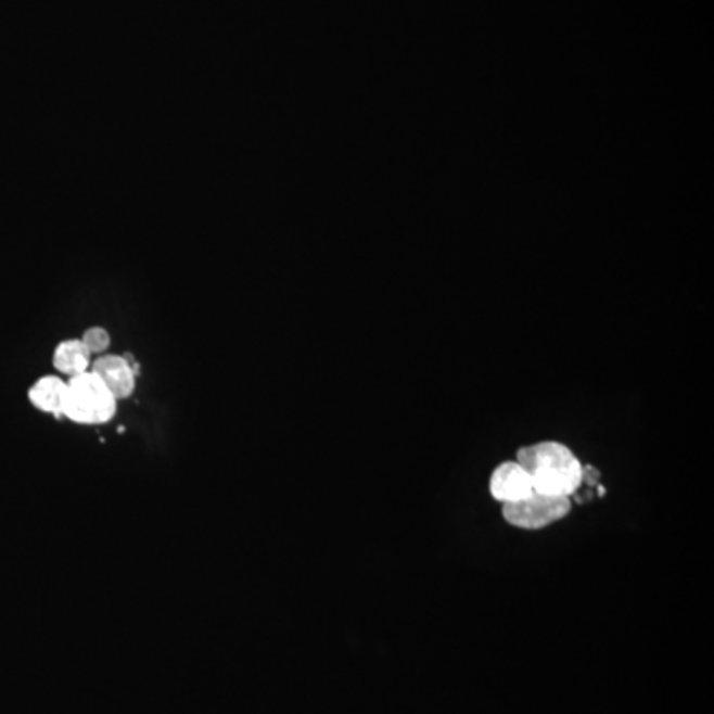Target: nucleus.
Here are the masks:
<instances>
[{
	"instance_id": "20e7f679",
	"label": "nucleus",
	"mask_w": 714,
	"mask_h": 714,
	"mask_svg": "<svg viewBox=\"0 0 714 714\" xmlns=\"http://www.w3.org/2000/svg\"><path fill=\"white\" fill-rule=\"evenodd\" d=\"M534 493L531 474L517 461L502 462L496 467L490 479V495L502 505L519 502Z\"/></svg>"
},
{
	"instance_id": "f257e3e1",
	"label": "nucleus",
	"mask_w": 714,
	"mask_h": 714,
	"mask_svg": "<svg viewBox=\"0 0 714 714\" xmlns=\"http://www.w3.org/2000/svg\"><path fill=\"white\" fill-rule=\"evenodd\" d=\"M117 399L92 369L66 381L62 416L80 425H104L116 416Z\"/></svg>"
},
{
	"instance_id": "7ed1b4c3",
	"label": "nucleus",
	"mask_w": 714,
	"mask_h": 714,
	"mask_svg": "<svg viewBox=\"0 0 714 714\" xmlns=\"http://www.w3.org/2000/svg\"><path fill=\"white\" fill-rule=\"evenodd\" d=\"M90 369L100 380L104 381L105 387L112 392L117 401L131 397V393L136 392L138 366L131 364L129 357L104 354V356H98Z\"/></svg>"
},
{
	"instance_id": "39448f33",
	"label": "nucleus",
	"mask_w": 714,
	"mask_h": 714,
	"mask_svg": "<svg viewBox=\"0 0 714 714\" xmlns=\"http://www.w3.org/2000/svg\"><path fill=\"white\" fill-rule=\"evenodd\" d=\"M577 457L568 449L562 443L556 441H546V443H538V445H531L524 447L517 452V462H520L528 473L536 471V469H544V467H558V464H568V462L576 461Z\"/></svg>"
},
{
	"instance_id": "423d86ee",
	"label": "nucleus",
	"mask_w": 714,
	"mask_h": 714,
	"mask_svg": "<svg viewBox=\"0 0 714 714\" xmlns=\"http://www.w3.org/2000/svg\"><path fill=\"white\" fill-rule=\"evenodd\" d=\"M64 395H66V381L56 375H47V378L36 381L35 385L30 387L28 399L36 409H40L44 413L62 416Z\"/></svg>"
},
{
	"instance_id": "6e6552de",
	"label": "nucleus",
	"mask_w": 714,
	"mask_h": 714,
	"mask_svg": "<svg viewBox=\"0 0 714 714\" xmlns=\"http://www.w3.org/2000/svg\"><path fill=\"white\" fill-rule=\"evenodd\" d=\"M80 340L81 344L88 347V352H90V354H95V356H104L105 352H107V347L112 344L107 330L100 328V326L88 328V330L84 332V335H81Z\"/></svg>"
},
{
	"instance_id": "f03ea898",
	"label": "nucleus",
	"mask_w": 714,
	"mask_h": 714,
	"mask_svg": "<svg viewBox=\"0 0 714 714\" xmlns=\"http://www.w3.org/2000/svg\"><path fill=\"white\" fill-rule=\"evenodd\" d=\"M572 510L570 496H546L532 493L528 498L502 505V517L508 524L524 531H540L564 519Z\"/></svg>"
},
{
	"instance_id": "0eeeda50",
	"label": "nucleus",
	"mask_w": 714,
	"mask_h": 714,
	"mask_svg": "<svg viewBox=\"0 0 714 714\" xmlns=\"http://www.w3.org/2000/svg\"><path fill=\"white\" fill-rule=\"evenodd\" d=\"M54 366L60 373L74 378L92 368V354L81 344V340H66L54 352Z\"/></svg>"
}]
</instances>
